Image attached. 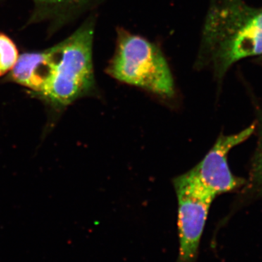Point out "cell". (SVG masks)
<instances>
[{
	"label": "cell",
	"instance_id": "1",
	"mask_svg": "<svg viewBox=\"0 0 262 262\" xmlns=\"http://www.w3.org/2000/svg\"><path fill=\"white\" fill-rule=\"evenodd\" d=\"M96 20L91 15L70 37L53 47L19 56L10 80L57 108L94 94Z\"/></svg>",
	"mask_w": 262,
	"mask_h": 262
},
{
	"label": "cell",
	"instance_id": "2",
	"mask_svg": "<svg viewBox=\"0 0 262 262\" xmlns=\"http://www.w3.org/2000/svg\"><path fill=\"white\" fill-rule=\"evenodd\" d=\"M262 55V7L244 0H210L194 69L222 80L236 62Z\"/></svg>",
	"mask_w": 262,
	"mask_h": 262
},
{
	"label": "cell",
	"instance_id": "3",
	"mask_svg": "<svg viewBox=\"0 0 262 262\" xmlns=\"http://www.w3.org/2000/svg\"><path fill=\"white\" fill-rule=\"evenodd\" d=\"M105 72L119 82L165 99L173 98L177 93L173 75L162 48L123 27L116 29L115 51Z\"/></svg>",
	"mask_w": 262,
	"mask_h": 262
},
{
	"label": "cell",
	"instance_id": "4",
	"mask_svg": "<svg viewBox=\"0 0 262 262\" xmlns=\"http://www.w3.org/2000/svg\"><path fill=\"white\" fill-rule=\"evenodd\" d=\"M178 201V262H194L212 203L216 194L208 189L193 169L173 180Z\"/></svg>",
	"mask_w": 262,
	"mask_h": 262
},
{
	"label": "cell",
	"instance_id": "5",
	"mask_svg": "<svg viewBox=\"0 0 262 262\" xmlns=\"http://www.w3.org/2000/svg\"><path fill=\"white\" fill-rule=\"evenodd\" d=\"M255 128L253 124L237 134L221 135L208 154L192 168L200 181L216 195L235 190L246 183L231 172L227 157L234 146L252 135Z\"/></svg>",
	"mask_w": 262,
	"mask_h": 262
},
{
	"label": "cell",
	"instance_id": "6",
	"mask_svg": "<svg viewBox=\"0 0 262 262\" xmlns=\"http://www.w3.org/2000/svg\"><path fill=\"white\" fill-rule=\"evenodd\" d=\"M33 20L63 24L99 6L105 0H32Z\"/></svg>",
	"mask_w": 262,
	"mask_h": 262
},
{
	"label": "cell",
	"instance_id": "7",
	"mask_svg": "<svg viewBox=\"0 0 262 262\" xmlns=\"http://www.w3.org/2000/svg\"><path fill=\"white\" fill-rule=\"evenodd\" d=\"M18 57V51L14 42L0 33V77L11 71Z\"/></svg>",
	"mask_w": 262,
	"mask_h": 262
},
{
	"label": "cell",
	"instance_id": "8",
	"mask_svg": "<svg viewBox=\"0 0 262 262\" xmlns=\"http://www.w3.org/2000/svg\"><path fill=\"white\" fill-rule=\"evenodd\" d=\"M259 140L257 151L253 163L252 177L255 183L262 189V129Z\"/></svg>",
	"mask_w": 262,
	"mask_h": 262
}]
</instances>
